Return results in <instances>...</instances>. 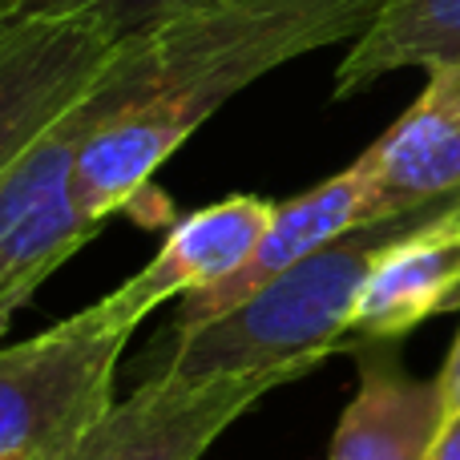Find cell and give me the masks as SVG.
I'll return each mask as SVG.
<instances>
[{
	"label": "cell",
	"mask_w": 460,
	"mask_h": 460,
	"mask_svg": "<svg viewBox=\"0 0 460 460\" xmlns=\"http://www.w3.org/2000/svg\"><path fill=\"white\" fill-rule=\"evenodd\" d=\"M384 0H178L126 32L93 93L97 129L73 202L97 223L129 210L234 93L303 53L359 40Z\"/></svg>",
	"instance_id": "cell-1"
},
{
	"label": "cell",
	"mask_w": 460,
	"mask_h": 460,
	"mask_svg": "<svg viewBox=\"0 0 460 460\" xmlns=\"http://www.w3.org/2000/svg\"><path fill=\"white\" fill-rule=\"evenodd\" d=\"M456 199L372 218V223L332 238L327 246L287 267L283 275H275L267 287H259L251 299L230 307L226 315L210 319L190 335H170L146 380L150 376L218 380V376L254 372L307 376L327 356L348 348L351 311H356L376 259L412 226L453 207Z\"/></svg>",
	"instance_id": "cell-2"
},
{
	"label": "cell",
	"mask_w": 460,
	"mask_h": 460,
	"mask_svg": "<svg viewBox=\"0 0 460 460\" xmlns=\"http://www.w3.org/2000/svg\"><path fill=\"white\" fill-rule=\"evenodd\" d=\"M137 323L110 291L49 332L0 348V456H69L118 404L113 376Z\"/></svg>",
	"instance_id": "cell-3"
},
{
	"label": "cell",
	"mask_w": 460,
	"mask_h": 460,
	"mask_svg": "<svg viewBox=\"0 0 460 460\" xmlns=\"http://www.w3.org/2000/svg\"><path fill=\"white\" fill-rule=\"evenodd\" d=\"M126 32L93 0H37L0 16V174L113 69Z\"/></svg>",
	"instance_id": "cell-4"
},
{
	"label": "cell",
	"mask_w": 460,
	"mask_h": 460,
	"mask_svg": "<svg viewBox=\"0 0 460 460\" xmlns=\"http://www.w3.org/2000/svg\"><path fill=\"white\" fill-rule=\"evenodd\" d=\"M295 380L287 372L170 380L150 376L105 412L65 460H202L218 437L267 392Z\"/></svg>",
	"instance_id": "cell-5"
},
{
	"label": "cell",
	"mask_w": 460,
	"mask_h": 460,
	"mask_svg": "<svg viewBox=\"0 0 460 460\" xmlns=\"http://www.w3.org/2000/svg\"><path fill=\"white\" fill-rule=\"evenodd\" d=\"M372 218H380V207H376L372 158H367V150H364L348 170L332 174L327 182L311 186V190L295 194V199L279 202L262 243L254 246V254L226 283L178 299V315H174V323H170V335L199 332L202 323H210V319L226 315L230 307H238L243 299H251L259 287H267L270 279L283 275L287 267L307 259L311 251L327 246L332 238L348 234V230L372 223Z\"/></svg>",
	"instance_id": "cell-6"
},
{
	"label": "cell",
	"mask_w": 460,
	"mask_h": 460,
	"mask_svg": "<svg viewBox=\"0 0 460 460\" xmlns=\"http://www.w3.org/2000/svg\"><path fill=\"white\" fill-rule=\"evenodd\" d=\"M460 303V199L376 259L348 323V348L392 343Z\"/></svg>",
	"instance_id": "cell-7"
},
{
	"label": "cell",
	"mask_w": 460,
	"mask_h": 460,
	"mask_svg": "<svg viewBox=\"0 0 460 460\" xmlns=\"http://www.w3.org/2000/svg\"><path fill=\"white\" fill-rule=\"evenodd\" d=\"M275 210L279 202L259 199V194H230L223 202L190 210L186 218H178L170 226L158 254L121 287H113V295L137 319H146L162 303H174L182 295L226 283L254 254V246L262 243Z\"/></svg>",
	"instance_id": "cell-8"
},
{
	"label": "cell",
	"mask_w": 460,
	"mask_h": 460,
	"mask_svg": "<svg viewBox=\"0 0 460 460\" xmlns=\"http://www.w3.org/2000/svg\"><path fill=\"white\" fill-rule=\"evenodd\" d=\"M424 93L367 146L380 218L460 194V57L432 65Z\"/></svg>",
	"instance_id": "cell-9"
},
{
	"label": "cell",
	"mask_w": 460,
	"mask_h": 460,
	"mask_svg": "<svg viewBox=\"0 0 460 460\" xmlns=\"http://www.w3.org/2000/svg\"><path fill=\"white\" fill-rule=\"evenodd\" d=\"M445 412L440 380H416L396 356L364 351L359 388L335 424L332 460H429Z\"/></svg>",
	"instance_id": "cell-10"
},
{
	"label": "cell",
	"mask_w": 460,
	"mask_h": 460,
	"mask_svg": "<svg viewBox=\"0 0 460 460\" xmlns=\"http://www.w3.org/2000/svg\"><path fill=\"white\" fill-rule=\"evenodd\" d=\"M460 57V0H384L380 16L335 69V97L400 69H432Z\"/></svg>",
	"instance_id": "cell-11"
},
{
	"label": "cell",
	"mask_w": 460,
	"mask_h": 460,
	"mask_svg": "<svg viewBox=\"0 0 460 460\" xmlns=\"http://www.w3.org/2000/svg\"><path fill=\"white\" fill-rule=\"evenodd\" d=\"M102 226L105 223L89 218L73 202V190H65L45 210L24 218L13 234L0 238V335L8 332L16 311L37 295V287L57 267H65Z\"/></svg>",
	"instance_id": "cell-12"
},
{
	"label": "cell",
	"mask_w": 460,
	"mask_h": 460,
	"mask_svg": "<svg viewBox=\"0 0 460 460\" xmlns=\"http://www.w3.org/2000/svg\"><path fill=\"white\" fill-rule=\"evenodd\" d=\"M102 81H97V85H102ZM97 85L89 89L61 121H53V126L0 174V238L13 234L24 218L45 210L49 202L61 199L65 190H73V174H77L81 150L89 146V137H93V129H97V113H93Z\"/></svg>",
	"instance_id": "cell-13"
},
{
	"label": "cell",
	"mask_w": 460,
	"mask_h": 460,
	"mask_svg": "<svg viewBox=\"0 0 460 460\" xmlns=\"http://www.w3.org/2000/svg\"><path fill=\"white\" fill-rule=\"evenodd\" d=\"M93 4L102 8L121 32H134V29H142L146 21H154L162 8L178 4V0H93Z\"/></svg>",
	"instance_id": "cell-14"
},
{
	"label": "cell",
	"mask_w": 460,
	"mask_h": 460,
	"mask_svg": "<svg viewBox=\"0 0 460 460\" xmlns=\"http://www.w3.org/2000/svg\"><path fill=\"white\" fill-rule=\"evenodd\" d=\"M429 460H460V408H448L437 440L429 448Z\"/></svg>",
	"instance_id": "cell-15"
},
{
	"label": "cell",
	"mask_w": 460,
	"mask_h": 460,
	"mask_svg": "<svg viewBox=\"0 0 460 460\" xmlns=\"http://www.w3.org/2000/svg\"><path fill=\"white\" fill-rule=\"evenodd\" d=\"M437 380H440V392H445V404L460 408V335H456V343H453V351H448Z\"/></svg>",
	"instance_id": "cell-16"
},
{
	"label": "cell",
	"mask_w": 460,
	"mask_h": 460,
	"mask_svg": "<svg viewBox=\"0 0 460 460\" xmlns=\"http://www.w3.org/2000/svg\"><path fill=\"white\" fill-rule=\"evenodd\" d=\"M21 4H37V0H0V16L13 13V8H21Z\"/></svg>",
	"instance_id": "cell-17"
},
{
	"label": "cell",
	"mask_w": 460,
	"mask_h": 460,
	"mask_svg": "<svg viewBox=\"0 0 460 460\" xmlns=\"http://www.w3.org/2000/svg\"><path fill=\"white\" fill-rule=\"evenodd\" d=\"M0 460H21V456H0Z\"/></svg>",
	"instance_id": "cell-18"
}]
</instances>
